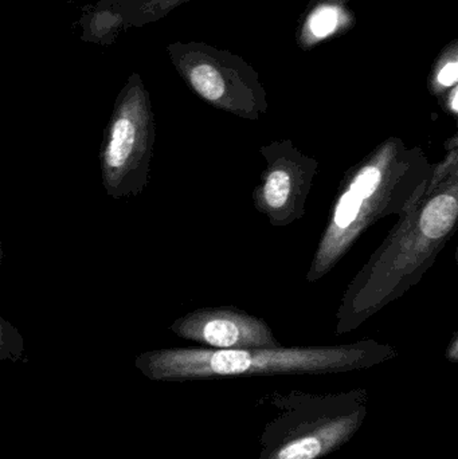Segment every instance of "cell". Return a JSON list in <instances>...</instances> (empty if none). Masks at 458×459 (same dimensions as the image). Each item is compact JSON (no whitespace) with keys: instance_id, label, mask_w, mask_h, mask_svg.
<instances>
[{"instance_id":"6da1fadb","label":"cell","mask_w":458,"mask_h":459,"mask_svg":"<svg viewBox=\"0 0 458 459\" xmlns=\"http://www.w3.org/2000/svg\"><path fill=\"white\" fill-rule=\"evenodd\" d=\"M395 356L389 347L365 342L346 347L255 348V350L150 351L134 366L155 382L225 379L272 375H324L357 371Z\"/></svg>"},{"instance_id":"7a4b0ae2","label":"cell","mask_w":458,"mask_h":459,"mask_svg":"<svg viewBox=\"0 0 458 459\" xmlns=\"http://www.w3.org/2000/svg\"><path fill=\"white\" fill-rule=\"evenodd\" d=\"M258 404L274 410L258 459H323L352 441L368 412L365 388L338 394L274 393Z\"/></svg>"},{"instance_id":"3957f363","label":"cell","mask_w":458,"mask_h":459,"mask_svg":"<svg viewBox=\"0 0 458 459\" xmlns=\"http://www.w3.org/2000/svg\"><path fill=\"white\" fill-rule=\"evenodd\" d=\"M153 137L150 93L134 73L116 99L99 150L102 185L109 198L137 196L144 190Z\"/></svg>"},{"instance_id":"277c9868","label":"cell","mask_w":458,"mask_h":459,"mask_svg":"<svg viewBox=\"0 0 458 459\" xmlns=\"http://www.w3.org/2000/svg\"><path fill=\"white\" fill-rule=\"evenodd\" d=\"M167 54L180 77L204 101L253 115L265 107L257 72L246 61L206 42H174Z\"/></svg>"},{"instance_id":"5b68a950","label":"cell","mask_w":458,"mask_h":459,"mask_svg":"<svg viewBox=\"0 0 458 459\" xmlns=\"http://www.w3.org/2000/svg\"><path fill=\"white\" fill-rule=\"evenodd\" d=\"M171 329L183 339L202 342L214 350L280 347L266 324L237 313H195L177 321Z\"/></svg>"},{"instance_id":"8992f818","label":"cell","mask_w":458,"mask_h":459,"mask_svg":"<svg viewBox=\"0 0 458 459\" xmlns=\"http://www.w3.org/2000/svg\"><path fill=\"white\" fill-rule=\"evenodd\" d=\"M357 23L351 0H311L296 29V43L303 51L351 31Z\"/></svg>"},{"instance_id":"52a82bcc","label":"cell","mask_w":458,"mask_h":459,"mask_svg":"<svg viewBox=\"0 0 458 459\" xmlns=\"http://www.w3.org/2000/svg\"><path fill=\"white\" fill-rule=\"evenodd\" d=\"M190 0H101L89 13L108 21V29L123 30L155 23Z\"/></svg>"},{"instance_id":"ba28073f","label":"cell","mask_w":458,"mask_h":459,"mask_svg":"<svg viewBox=\"0 0 458 459\" xmlns=\"http://www.w3.org/2000/svg\"><path fill=\"white\" fill-rule=\"evenodd\" d=\"M381 182L382 172L378 167L367 166L359 172L336 207L335 225L339 229L350 228L357 221L360 207L366 199L376 194Z\"/></svg>"},{"instance_id":"9c48e42d","label":"cell","mask_w":458,"mask_h":459,"mask_svg":"<svg viewBox=\"0 0 458 459\" xmlns=\"http://www.w3.org/2000/svg\"><path fill=\"white\" fill-rule=\"evenodd\" d=\"M457 214L456 198L452 195H440L430 201L425 207L419 226L425 237L430 239H440L454 228Z\"/></svg>"},{"instance_id":"30bf717a","label":"cell","mask_w":458,"mask_h":459,"mask_svg":"<svg viewBox=\"0 0 458 459\" xmlns=\"http://www.w3.org/2000/svg\"><path fill=\"white\" fill-rule=\"evenodd\" d=\"M0 361L26 363V344L21 332L0 315Z\"/></svg>"},{"instance_id":"8fae6325","label":"cell","mask_w":458,"mask_h":459,"mask_svg":"<svg viewBox=\"0 0 458 459\" xmlns=\"http://www.w3.org/2000/svg\"><path fill=\"white\" fill-rule=\"evenodd\" d=\"M435 83L440 88H454L458 81V42L452 40L444 48L435 65Z\"/></svg>"},{"instance_id":"7c38bea8","label":"cell","mask_w":458,"mask_h":459,"mask_svg":"<svg viewBox=\"0 0 458 459\" xmlns=\"http://www.w3.org/2000/svg\"><path fill=\"white\" fill-rule=\"evenodd\" d=\"M290 191V178L285 171H274L268 178L264 188L266 204L272 209H281L287 204Z\"/></svg>"},{"instance_id":"4fadbf2b","label":"cell","mask_w":458,"mask_h":459,"mask_svg":"<svg viewBox=\"0 0 458 459\" xmlns=\"http://www.w3.org/2000/svg\"><path fill=\"white\" fill-rule=\"evenodd\" d=\"M451 108L454 113L458 112V105H457V86H454V91L451 93Z\"/></svg>"},{"instance_id":"5bb4252c","label":"cell","mask_w":458,"mask_h":459,"mask_svg":"<svg viewBox=\"0 0 458 459\" xmlns=\"http://www.w3.org/2000/svg\"><path fill=\"white\" fill-rule=\"evenodd\" d=\"M4 262V251H3V245H2V232H0V264Z\"/></svg>"}]
</instances>
